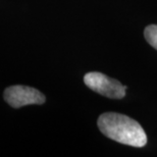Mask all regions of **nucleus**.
<instances>
[{
	"label": "nucleus",
	"mask_w": 157,
	"mask_h": 157,
	"mask_svg": "<svg viewBox=\"0 0 157 157\" xmlns=\"http://www.w3.org/2000/svg\"><path fill=\"white\" fill-rule=\"evenodd\" d=\"M98 128L103 135L118 143L133 147H144L147 136L143 128L127 115L105 112L98 118Z\"/></svg>",
	"instance_id": "1"
},
{
	"label": "nucleus",
	"mask_w": 157,
	"mask_h": 157,
	"mask_svg": "<svg viewBox=\"0 0 157 157\" xmlns=\"http://www.w3.org/2000/svg\"><path fill=\"white\" fill-rule=\"evenodd\" d=\"M84 82L91 90L108 98L121 99L125 95L127 87L122 86L118 81L101 73H96V71L88 73L84 77Z\"/></svg>",
	"instance_id": "2"
},
{
	"label": "nucleus",
	"mask_w": 157,
	"mask_h": 157,
	"mask_svg": "<svg viewBox=\"0 0 157 157\" xmlns=\"http://www.w3.org/2000/svg\"><path fill=\"white\" fill-rule=\"evenodd\" d=\"M4 99L13 108H20L31 104H43L45 102V96L40 91L21 85L6 88Z\"/></svg>",
	"instance_id": "3"
},
{
	"label": "nucleus",
	"mask_w": 157,
	"mask_h": 157,
	"mask_svg": "<svg viewBox=\"0 0 157 157\" xmlns=\"http://www.w3.org/2000/svg\"><path fill=\"white\" fill-rule=\"evenodd\" d=\"M146 41L157 50V25H150L144 31Z\"/></svg>",
	"instance_id": "4"
}]
</instances>
